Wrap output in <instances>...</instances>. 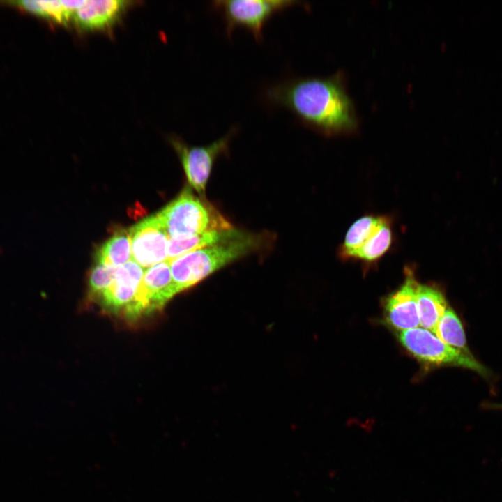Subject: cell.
I'll return each mask as SVG.
<instances>
[{"label":"cell","instance_id":"obj_1","mask_svg":"<svg viewBox=\"0 0 502 502\" xmlns=\"http://www.w3.org/2000/svg\"><path fill=\"white\" fill-rule=\"evenodd\" d=\"M266 96L291 112L307 128L325 136L355 133L358 120L342 73L291 79L273 85Z\"/></svg>","mask_w":502,"mask_h":502},{"label":"cell","instance_id":"obj_2","mask_svg":"<svg viewBox=\"0 0 502 502\" xmlns=\"http://www.w3.org/2000/svg\"><path fill=\"white\" fill-rule=\"evenodd\" d=\"M273 240L268 233L242 229L232 236L190 252L169 261L177 294L196 285L219 269L268 247Z\"/></svg>","mask_w":502,"mask_h":502},{"label":"cell","instance_id":"obj_3","mask_svg":"<svg viewBox=\"0 0 502 502\" xmlns=\"http://www.w3.org/2000/svg\"><path fill=\"white\" fill-rule=\"evenodd\" d=\"M156 214L170 239H183L205 231L234 227L205 197L195 195L188 186Z\"/></svg>","mask_w":502,"mask_h":502},{"label":"cell","instance_id":"obj_4","mask_svg":"<svg viewBox=\"0 0 502 502\" xmlns=\"http://www.w3.org/2000/svg\"><path fill=\"white\" fill-rule=\"evenodd\" d=\"M402 346L418 360L434 365L466 368L487 377L489 370L472 354L448 346L433 333L423 328H415L398 334Z\"/></svg>","mask_w":502,"mask_h":502},{"label":"cell","instance_id":"obj_5","mask_svg":"<svg viewBox=\"0 0 502 502\" xmlns=\"http://www.w3.org/2000/svg\"><path fill=\"white\" fill-rule=\"evenodd\" d=\"M212 3L213 7L222 14L228 36L240 26L249 31L257 41H261L264 27L274 14L301 2L289 0H218Z\"/></svg>","mask_w":502,"mask_h":502},{"label":"cell","instance_id":"obj_6","mask_svg":"<svg viewBox=\"0 0 502 502\" xmlns=\"http://www.w3.org/2000/svg\"><path fill=\"white\" fill-rule=\"evenodd\" d=\"M236 128H232L223 137L206 146H189L178 138L172 139L188 183L201 197H205L213 165L217 158L228 151L229 142Z\"/></svg>","mask_w":502,"mask_h":502},{"label":"cell","instance_id":"obj_7","mask_svg":"<svg viewBox=\"0 0 502 502\" xmlns=\"http://www.w3.org/2000/svg\"><path fill=\"white\" fill-rule=\"evenodd\" d=\"M132 259L144 270L167 260L169 236L157 214L129 229Z\"/></svg>","mask_w":502,"mask_h":502},{"label":"cell","instance_id":"obj_8","mask_svg":"<svg viewBox=\"0 0 502 502\" xmlns=\"http://www.w3.org/2000/svg\"><path fill=\"white\" fill-rule=\"evenodd\" d=\"M404 275L402 285L386 299L384 305L386 321L400 331L420 325L417 303L420 283L410 267L405 268Z\"/></svg>","mask_w":502,"mask_h":502},{"label":"cell","instance_id":"obj_9","mask_svg":"<svg viewBox=\"0 0 502 502\" xmlns=\"http://www.w3.org/2000/svg\"><path fill=\"white\" fill-rule=\"evenodd\" d=\"M144 271L132 259L115 268L112 284L98 297L102 307L125 313L135 301Z\"/></svg>","mask_w":502,"mask_h":502},{"label":"cell","instance_id":"obj_10","mask_svg":"<svg viewBox=\"0 0 502 502\" xmlns=\"http://www.w3.org/2000/svg\"><path fill=\"white\" fill-rule=\"evenodd\" d=\"M176 294L166 260L144 271L135 300L145 313L162 307Z\"/></svg>","mask_w":502,"mask_h":502},{"label":"cell","instance_id":"obj_11","mask_svg":"<svg viewBox=\"0 0 502 502\" xmlns=\"http://www.w3.org/2000/svg\"><path fill=\"white\" fill-rule=\"evenodd\" d=\"M128 3L122 0H82L71 21L82 30L105 29L117 21Z\"/></svg>","mask_w":502,"mask_h":502},{"label":"cell","instance_id":"obj_12","mask_svg":"<svg viewBox=\"0 0 502 502\" xmlns=\"http://www.w3.org/2000/svg\"><path fill=\"white\" fill-rule=\"evenodd\" d=\"M417 303L420 324L434 333L448 307L443 293L434 285L420 284Z\"/></svg>","mask_w":502,"mask_h":502},{"label":"cell","instance_id":"obj_13","mask_svg":"<svg viewBox=\"0 0 502 502\" xmlns=\"http://www.w3.org/2000/svg\"><path fill=\"white\" fill-rule=\"evenodd\" d=\"M96 264L117 268L132 259L131 243L128 230H117L97 250Z\"/></svg>","mask_w":502,"mask_h":502},{"label":"cell","instance_id":"obj_14","mask_svg":"<svg viewBox=\"0 0 502 502\" xmlns=\"http://www.w3.org/2000/svg\"><path fill=\"white\" fill-rule=\"evenodd\" d=\"M384 217L367 215L356 220L346 233L339 251L340 257L345 260L349 259L377 231Z\"/></svg>","mask_w":502,"mask_h":502},{"label":"cell","instance_id":"obj_15","mask_svg":"<svg viewBox=\"0 0 502 502\" xmlns=\"http://www.w3.org/2000/svg\"><path fill=\"white\" fill-rule=\"evenodd\" d=\"M82 2V0H26L14 1L13 3L35 15L60 24H67L71 21L74 11Z\"/></svg>","mask_w":502,"mask_h":502},{"label":"cell","instance_id":"obj_16","mask_svg":"<svg viewBox=\"0 0 502 502\" xmlns=\"http://www.w3.org/2000/svg\"><path fill=\"white\" fill-rule=\"evenodd\" d=\"M239 229L234 227L226 230L205 231L183 239H170L168 242L169 261L190 252L214 244L234 236Z\"/></svg>","mask_w":502,"mask_h":502},{"label":"cell","instance_id":"obj_17","mask_svg":"<svg viewBox=\"0 0 502 502\" xmlns=\"http://www.w3.org/2000/svg\"><path fill=\"white\" fill-rule=\"evenodd\" d=\"M393 243V231L389 218L385 216L377 231L349 259H356L366 264L379 261L390 250Z\"/></svg>","mask_w":502,"mask_h":502},{"label":"cell","instance_id":"obj_18","mask_svg":"<svg viewBox=\"0 0 502 502\" xmlns=\"http://www.w3.org/2000/svg\"><path fill=\"white\" fill-rule=\"evenodd\" d=\"M434 333L448 346L471 354L466 344L462 324L452 308L448 307L439 319Z\"/></svg>","mask_w":502,"mask_h":502},{"label":"cell","instance_id":"obj_19","mask_svg":"<svg viewBox=\"0 0 502 502\" xmlns=\"http://www.w3.org/2000/svg\"><path fill=\"white\" fill-rule=\"evenodd\" d=\"M115 268L96 264L91 270L89 277L90 294L99 297L113 282Z\"/></svg>","mask_w":502,"mask_h":502},{"label":"cell","instance_id":"obj_20","mask_svg":"<svg viewBox=\"0 0 502 502\" xmlns=\"http://www.w3.org/2000/svg\"><path fill=\"white\" fill-rule=\"evenodd\" d=\"M487 406L491 409L502 410V404H487Z\"/></svg>","mask_w":502,"mask_h":502}]
</instances>
